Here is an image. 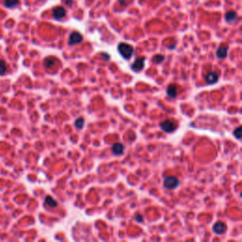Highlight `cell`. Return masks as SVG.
<instances>
[{
  "label": "cell",
  "instance_id": "cell-5",
  "mask_svg": "<svg viewBox=\"0 0 242 242\" xmlns=\"http://www.w3.org/2000/svg\"><path fill=\"white\" fill-rule=\"evenodd\" d=\"M52 15H53V17L54 19L56 20H60V19H63L64 17H65V15H66V10L64 7L62 6H59V7H56L53 9L52 10Z\"/></svg>",
  "mask_w": 242,
  "mask_h": 242
},
{
  "label": "cell",
  "instance_id": "cell-22",
  "mask_svg": "<svg viewBox=\"0 0 242 242\" xmlns=\"http://www.w3.org/2000/svg\"><path fill=\"white\" fill-rule=\"evenodd\" d=\"M65 4H66V5H69V6H72L73 0H65Z\"/></svg>",
  "mask_w": 242,
  "mask_h": 242
},
{
  "label": "cell",
  "instance_id": "cell-3",
  "mask_svg": "<svg viewBox=\"0 0 242 242\" xmlns=\"http://www.w3.org/2000/svg\"><path fill=\"white\" fill-rule=\"evenodd\" d=\"M179 185H180L179 180L174 176H168L164 179V186L166 189H169V190L175 189L176 187L179 186Z\"/></svg>",
  "mask_w": 242,
  "mask_h": 242
},
{
  "label": "cell",
  "instance_id": "cell-20",
  "mask_svg": "<svg viewBox=\"0 0 242 242\" xmlns=\"http://www.w3.org/2000/svg\"><path fill=\"white\" fill-rule=\"evenodd\" d=\"M134 219H136V221L137 222H139V223H141V222H143V217H142V215H136L135 217H134Z\"/></svg>",
  "mask_w": 242,
  "mask_h": 242
},
{
  "label": "cell",
  "instance_id": "cell-2",
  "mask_svg": "<svg viewBox=\"0 0 242 242\" xmlns=\"http://www.w3.org/2000/svg\"><path fill=\"white\" fill-rule=\"evenodd\" d=\"M160 128L163 131L166 132V133H172L177 130L178 125L175 123V121L171 120V119H165L164 120L163 122L160 123Z\"/></svg>",
  "mask_w": 242,
  "mask_h": 242
},
{
  "label": "cell",
  "instance_id": "cell-16",
  "mask_svg": "<svg viewBox=\"0 0 242 242\" xmlns=\"http://www.w3.org/2000/svg\"><path fill=\"white\" fill-rule=\"evenodd\" d=\"M7 70H8L7 64L4 62V60H0V75H4V74H6Z\"/></svg>",
  "mask_w": 242,
  "mask_h": 242
},
{
  "label": "cell",
  "instance_id": "cell-17",
  "mask_svg": "<svg viewBox=\"0 0 242 242\" xmlns=\"http://www.w3.org/2000/svg\"><path fill=\"white\" fill-rule=\"evenodd\" d=\"M83 126H84V119L82 117H79L77 120L75 121V127L77 129L81 130Z\"/></svg>",
  "mask_w": 242,
  "mask_h": 242
},
{
  "label": "cell",
  "instance_id": "cell-1",
  "mask_svg": "<svg viewBox=\"0 0 242 242\" xmlns=\"http://www.w3.org/2000/svg\"><path fill=\"white\" fill-rule=\"evenodd\" d=\"M117 50L119 54L125 60H131V58L134 53V48L131 44H128L126 43H119L117 45Z\"/></svg>",
  "mask_w": 242,
  "mask_h": 242
},
{
  "label": "cell",
  "instance_id": "cell-7",
  "mask_svg": "<svg viewBox=\"0 0 242 242\" xmlns=\"http://www.w3.org/2000/svg\"><path fill=\"white\" fill-rule=\"evenodd\" d=\"M124 150H125V147H124L123 144H121V143H115L112 146V152L116 156L123 154Z\"/></svg>",
  "mask_w": 242,
  "mask_h": 242
},
{
  "label": "cell",
  "instance_id": "cell-8",
  "mask_svg": "<svg viewBox=\"0 0 242 242\" xmlns=\"http://www.w3.org/2000/svg\"><path fill=\"white\" fill-rule=\"evenodd\" d=\"M226 228H227V227H226L225 223H223V222H221V221H218V222L215 223V225L213 226V231H214V233L217 234V235H222V234L225 233Z\"/></svg>",
  "mask_w": 242,
  "mask_h": 242
},
{
  "label": "cell",
  "instance_id": "cell-9",
  "mask_svg": "<svg viewBox=\"0 0 242 242\" xmlns=\"http://www.w3.org/2000/svg\"><path fill=\"white\" fill-rule=\"evenodd\" d=\"M205 81L208 84H214L219 81V75L216 72L211 71L206 74L205 76Z\"/></svg>",
  "mask_w": 242,
  "mask_h": 242
},
{
  "label": "cell",
  "instance_id": "cell-14",
  "mask_svg": "<svg viewBox=\"0 0 242 242\" xmlns=\"http://www.w3.org/2000/svg\"><path fill=\"white\" fill-rule=\"evenodd\" d=\"M44 202H45V204H47L48 206H49V207H52V208H54V207H57L58 206V202L53 199V198H51L50 196H48L47 198H45V201H44Z\"/></svg>",
  "mask_w": 242,
  "mask_h": 242
},
{
  "label": "cell",
  "instance_id": "cell-11",
  "mask_svg": "<svg viewBox=\"0 0 242 242\" xmlns=\"http://www.w3.org/2000/svg\"><path fill=\"white\" fill-rule=\"evenodd\" d=\"M227 54H228V48L227 47H220L217 49L216 55L219 59H225L227 57Z\"/></svg>",
  "mask_w": 242,
  "mask_h": 242
},
{
  "label": "cell",
  "instance_id": "cell-10",
  "mask_svg": "<svg viewBox=\"0 0 242 242\" xmlns=\"http://www.w3.org/2000/svg\"><path fill=\"white\" fill-rule=\"evenodd\" d=\"M166 94L171 98H174L178 95V87L176 84H170L169 85L168 89H166Z\"/></svg>",
  "mask_w": 242,
  "mask_h": 242
},
{
  "label": "cell",
  "instance_id": "cell-12",
  "mask_svg": "<svg viewBox=\"0 0 242 242\" xmlns=\"http://www.w3.org/2000/svg\"><path fill=\"white\" fill-rule=\"evenodd\" d=\"M56 63H57L56 58H54V57H48V58L44 59V67H45V68L49 69V68H52V67L56 65Z\"/></svg>",
  "mask_w": 242,
  "mask_h": 242
},
{
  "label": "cell",
  "instance_id": "cell-21",
  "mask_svg": "<svg viewBox=\"0 0 242 242\" xmlns=\"http://www.w3.org/2000/svg\"><path fill=\"white\" fill-rule=\"evenodd\" d=\"M101 55H103V56H104V58H105V60H110V56H109L108 54H106V53L102 52V53H101Z\"/></svg>",
  "mask_w": 242,
  "mask_h": 242
},
{
  "label": "cell",
  "instance_id": "cell-4",
  "mask_svg": "<svg viewBox=\"0 0 242 242\" xmlns=\"http://www.w3.org/2000/svg\"><path fill=\"white\" fill-rule=\"evenodd\" d=\"M145 60L146 58L145 57H140L138 59L135 60V62L131 65V68L133 72H140L143 70L144 65H145Z\"/></svg>",
  "mask_w": 242,
  "mask_h": 242
},
{
  "label": "cell",
  "instance_id": "cell-19",
  "mask_svg": "<svg viewBox=\"0 0 242 242\" xmlns=\"http://www.w3.org/2000/svg\"><path fill=\"white\" fill-rule=\"evenodd\" d=\"M164 60H165V56L164 55H156L153 58L154 63H156V64H161Z\"/></svg>",
  "mask_w": 242,
  "mask_h": 242
},
{
  "label": "cell",
  "instance_id": "cell-15",
  "mask_svg": "<svg viewBox=\"0 0 242 242\" xmlns=\"http://www.w3.org/2000/svg\"><path fill=\"white\" fill-rule=\"evenodd\" d=\"M19 3V0H4V5L7 8H13Z\"/></svg>",
  "mask_w": 242,
  "mask_h": 242
},
{
  "label": "cell",
  "instance_id": "cell-13",
  "mask_svg": "<svg viewBox=\"0 0 242 242\" xmlns=\"http://www.w3.org/2000/svg\"><path fill=\"white\" fill-rule=\"evenodd\" d=\"M236 17H237V14H236V12L234 11V10H231V11L227 12V13L225 14V20H226L227 22H229V23L235 21V20L236 19Z\"/></svg>",
  "mask_w": 242,
  "mask_h": 242
},
{
  "label": "cell",
  "instance_id": "cell-6",
  "mask_svg": "<svg viewBox=\"0 0 242 242\" xmlns=\"http://www.w3.org/2000/svg\"><path fill=\"white\" fill-rule=\"evenodd\" d=\"M82 35L78 32V31H74L70 34L69 36V39H68V43L70 45H75V44H81L82 42Z\"/></svg>",
  "mask_w": 242,
  "mask_h": 242
},
{
  "label": "cell",
  "instance_id": "cell-18",
  "mask_svg": "<svg viewBox=\"0 0 242 242\" xmlns=\"http://www.w3.org/2000/svg\"><path fill=\"white\" fill-rule=\"evenodd\" d=\"M241 131H242V128L239 126V127H237L234 131H233V134H234V136L236 138V139H240L241 138Z\"/></svg>",
  "mask_w": 242,
  "mask_h": 242
}]
</instances>
